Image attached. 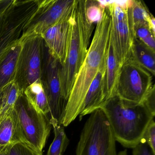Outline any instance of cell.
Returning a JSON list of instances; mask_svg holds the SVG:
<instances>
[{"label":"cell","instance_id":"obj_1","mask_svg":"<svg viewBox=\"0 0 155 155\" xmlns=\"http://www.w3.org/2000/svg\"><path fill=\"white\" fill-rule=\"evenodd\" d=\"M110 30V17L106 8L96 29L87 56L78 72L68 99L61 124L67 127L83 109L85 98L91 82L106 62Z\"/></svg>","mask_w":155,"mask_h":155},{"label":"cell","instance_id":"obj_2","mask_svg":"<svg viewBox=\"0 0 155 155\" xmlns=\"http://www.w3.org/2000/svg\"><path fill=\"white\" fill-rule=\"evenodd\" d=\"M107 116L116 141L133 148L142 141L146 129L155 116L143 102L121 99L117 95L100 108Z\"/></svg>","mask_w":155,"mask_h":155},{"label":"cell","instance_id":"obj_3","mask_svg":"<svg viewBox=\"0 0 155 155\" xmlns=\"http://www.w3.org/2000/svg\"><path fill=\"white\" fill-rule=\"evenodd\" d=\"M86 0H76L71 16V31L67 57L60 68L61 92L68 102L74 81L89 47L94 25L86 14Z\"/></svg>","mask_w":155,"mask_h":155},{"label":"cell","instance_id":"obj_4","mask_svg":"<svg viewBox=\"0 0 155 155\" xmlns=\"http://www.w3.org/2000/svg\"><path fill=\"white\" fill-rule=\"evenodd\" d=\"M13 112L19 141L42 152L52 127L48 116L36 110L23 94L17 101Z\"/></svg>","mask_w":155,"mask_h":155},{"label":"cell","instance_id":"obj_5","mask_svg":"<svg viewBox=\"0 0 155 155\" xmlns=\"http://www.w3.org/2000/svg\"><path fill=\"white\" fill-rule=\"evenodd\" d=\"M77 145L76 155H117L116 140L109 121L101 109L90 114Z\"/></svg>","mask_w":155,"mask_h":155},{"label":"cell","instance_id":"obj_6","mask_svg":"<svg viewBox=\"0 0 155 155\" xmlns=\"http://www.w3.org/2000/svg\"><path fill=\"white\" fill-rule=\"evenodd\" d=\"M45 50L41 36L23 38L14 79L23 93L27 87L41 79Z\"/></svg>","mask_w":155,"mask_h":155},{"label":"cell","instance_id":"obj_7","mask_svg":"<svg viewBox=\"0 0 155 155\" xmlns=\"http://www.w3.org/2000/svg\"><path fill=\"white\" fill-rule=\"evenodd\" d=\"M153 77L130 58L121 67L116 95L124 100L142 103L155 89Z\"/></svg>","mask_w":155,"mask_h":155},{"label":"cell","instance_id":"obj_8","mask_svg":"<svg viewBox=\"0 0 155 155\" xmlns=\"http://www.w3.org/2000/svg\"><path fill=\"white\" fill-rule=\"evenodd\" d=\"M99 2L109 14L110 35L119 63L122 67L130 58L134 38L128 17V1Z\"/></svg>","mask_w":155,"mask_h":155},{"label":"cell","instance_id":"obj_9","mask_svg":"<svg viewBox=\"0 0 155 155\" xmlns=\"http://www.w3.org/2000/svg\"><path fill=\"white\" fill-rule=\"evenodd\" d=\"M38 7V0L18 1L0 29V62L20 40L24 28Z\"/></svg>","mask_w":155,"mask_h":155},{"label":"cell","instance_id":"obj_10","mask_svg":"<svg viewBox=\"0 0 155 155\" xmlns=\"http://www.w3.org/2000/svg\"><path fill=\"white\" fill-rule=\"evenodd\" d=\"M76 0H39L37 12L26 25L24 38L42 36L46 31L71 15Z\"/></svg>","mask_w":155,"mask_h":155},{"label":"cell","instance_id":"obj_11","mask_svg":"<svg viewBox=\"0 0 155 155\" xmlns=\"http://www.w3.org/2000/svg\"><path fill=\"white\" fill-rule=\"evenodd\" d=\"M59 62L51 57L45 47L41 81L49 107V119L61 122L67 106L61 92Z\"/></svg>","mask_w":155,"mask_h":155},{"label":"cell","instance_id":"obj_12","mask_svg":"<svg viewBox=\"0 0 155 155\" xmlns=\"http://www.w3.org/2000/svg\"><path fill=\"white\" fill-rule=\"evenodd\" d=\"M71 16L49 28L41 36L49 54L61 66L64 64L67 57L70 35Z\"/></svg>","mask_w":155,"mask_h":155},{"label":"cell","instance_id":"obj_13","mask_svg":"<svg viewBox=\"0 0 155 155\" xmlns=\"http://www.w3.org/2000/svg\"><path fill=\"white\" fill-rule=\"evenodd\" d=\"M121 68L118 60L110 32L106 55L104 78L105 102L116 95Z\"/></svg>","mask_w":155,"mask_h":155},{"label":"cell","instance_id":"obj_14","mask_svg":"<svg viewBox=\"0 0 155 155\" xmlns=\"http://www.w3.org/2000/svg\"><path fill=\"white\" fill-rule=\"evenodd\" d=\"M105 70V64L100 69L89 88L85 98L83 109L79 115L80 120L84 116L91 114L96 110L100 108L105 103L104 91Z\"/></svg>","mask_w":155,"mask_h":155},{"label":"cell","instance_id":"obj_15","mask_svg":"<svg viewBox=\"0 0 155 155\" xmlns=\"http://www.w3.org/2000/svg\"><path fill=\"white\" fill-rule=\"evenodd\" d=\"M23 38L12 47L0 62V93L6 86L14 81L16 67L22 49Z\"/></svg>","mask_w":155,"mask_h":155},{"label":"cell","instance_id":"obj_16","mask_svg":"<svg viewBox=\"0 0 155 155\" xmlns=\"http://www.w3.org/2000/svg\"><path fill=\"white\" fill-rule=\"evenodd\" d=\"M23 94L28 102L36 110L49 118V107L41 79L27 87Z\"/></svg>","mask_w":155,"mask_h":155},{"label":"cell","instance_id":"obj_17","mask_svg":"<svg viewBox=\"0 0 155 155\" xmlns=\"http://www.w3.org/2000/svg\"><path fill=\"white\" fill-rule=\"evenodd\" d=\"M154 77L155 74V52L134 38L130 58Z\"/></svg>","mask_w":155,"mask_h":155},{"label":"cell","instance_id":"obj_18","mask_svg":"<svg viewBox=\"0 0 155 155\" xmlns=\"http://www.w3.org/2000/svg\"><path fill=\"white\" fill-rule=\"evenodd\" d=\"M127 14L133 35L135 28L141 25H148L151 15L145 3L142 1L138 0L128 1Z\"/></svg>","mask_w":155,"mask_h":155},{"label":"cell","instance_id":"obj_19","mask_svg":"<svg viewBox=\"0 0 155 155\" xmlns=\"http://www.w3.org/2000/svg\"><path fill=\"white\" fill-rule=\"evenodd\" d=\"M19 142L13 110L0 116V148Z\"/></svg>","mask_w":155,"mask_h":155},{"label":"cell","instance_id":"obj_20","mask_svg":"<svg viewBox=\"0 0 155 155\" xmlns=\"http://www.w3.org/2000/svg\"><path fill=\"white\" fill-rule=\"evenodd\" d=\"M49 120L54 130V138L47 155H63L69 144V140L66 135L64 127L60 123L54 119Z\"/></svg>","mask_w":155,"mask_h":155},{"label":"cell","instance_id":"obj_21","mask_svg":"<svg viewBox=\"0 0 155 155\" xmlns=\"http://www.w3.org/2000/svg\"><path fill=\"white\" fill-rule=\"evenodd\" d=\"M22 94V91L14 81L6 86L0 93L1 115L13 110L17 101Z\"/></svg>","mask_w":155,"mask_h":155},{"label":"cell","instance_id":"obj_22","mask_svg":"<svg viewBox=\"0 0 155 155\" xmlns=\"http://www.w3.org/2000/svg\"><path fill=\"white\" fill-rule=\"evenodd\" d=\"M134 36V38L155 52V37L150 31L148 25H141L135 28Z\"/></svg>","mask_w":155,"mask_h":155},{"label":"cell","instance_id":"obj_23","mask_svg":"<svg viewBox=\"0 0 155 155\" xmlns=\"http://www.w3.org/2000/svg\"><path fill=\"white\" fill-rule=\"evenodd\" d=\"M104 8L99 1L86 0V14L89 20L93 24L101 19Z\"/></svg>","mask_w":155,"mask_h":155},{"label":"cell","instance_id":"obj_24","mask_svg":"<svg viewBox=\"0 0 155 155\" xmlns=\"http://www.w3.org/2000/svg\"><path fill=\"white\" fill-rule=\"evenodd\" d=\"M8 155H42V152L25 143L17 142L9 146Z\"/></svg>","mask_w":155,"mask_h":155},{"label":"cell","instance_id":"obj_25","mask_svg":"<svg viewBox=\"0 0 155 155\" xmlns=\"http://www.w3.org/2000/svg\"><path fill=\"white\" fill-rule=\"evenodd\" d=\"M18 0H0V29L17 5Z\"/></svg>","mask_w":155,"mask_h":155},{"label":"cell","instance_id":"obj_26","mask_svg":"<svg viewBox=\"0 0 155 155\" xmlns=\"http://www.w3.org/2000/svg\"><path fill=\"white\" fill-rule=\"evenodd\" d=\"M142 141L146 142L155 154V123L152 120L145 130Z\"/></svg>","mask_w":155,"mask_h":155},{"label":"cell","instance_id":"obj_27","mask_svg":"<svg viewBox=\"0 0 155 155\" xmlns=\"http://www.w3.org/2000/svg\"><path fill=\"white\" fill-rule=\"evenodd\" d=\"M133 155H155L146 142L141 141L133 148Z\"/></svg>","mask_w":155,"mask_h":155},{"label":"cell","instance_id":"obj_28","mask_svg":"<svg viewBox=\"0 0 155 155\" xmlns=\"http://www.w3.org/2000/svg\"><path fill=\"white\" fill-rule=\"evenodd\" d=\"M155 90L153 89L143 101L151 113L155 116Z\"/></svg>","mask_w":155,"mask_h":155},{"label":"cell","instance_id":"obj_29","mask_svg":"<svg viewBox=\"0 0 155 155\" xmlns=\"http://www.w3.org/2000/svg\"><path fill=\"white\" fill-rule=\"evenodd\" d=\"M148 26L153 35L155 37V18L151 14L150 18L148 22Z\"/></svg>","mask_w":155,"mask_h":155},{"label":"cell","instance_id":"obj_30","mask_svg":"<svg viewBox=\"0 0 155 155\" xmlns=\"http://www.w3.org/2000/svg\"><path fill=\"white\" fill-rule=\"evenodd\" d=\"M8 147L1 148H0V155H8Z\"/></svg>","mask_w":155,"mask_h":155},{"label":"cell","instance_id":"obj_31","mask_svg":"<svg viewBox=\"0 0 155 155\" xmlns=\"http://www.w3.org/2000/svg\"><path fill=\"white\" fill-rule=\"evenodd\" d=\"M127 155V150H124L120 151L118 155Z\"/></svg>","mask_w":155,"mask_h":155},{"label":"cell","instance_id":"obj_32","mask_svg":"<svg viewBox=\"0 0 155 155\" xmlns=\"http://www.w3.org/2000/svg\"><path fill=\"white\" fill-rule=\"evenodd\" d=\"M1 115V110H0V116Z\"/></svg>","mask_w":155,"mask_h":155}]
</instances>
